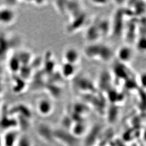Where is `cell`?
I'll list each match as a JSON object with an SVG mask.
<instances>
[{
	"label": "cell",
	"mask_w": 146,
	"mask_h": 146,
	"mask_svg": "<svg viewBox=\"0 0 146 146\" xmlns=\"http://www.w3.org/2000/svg\"><path fill=\"white\" fill-rule=\"evenodd\" d=\"M19 139L20 136L16 131H8L1 137L2 146H16Z\"/></svg>",
	"instance_id": "4"
},
{
	"label": "cell",
	"mask_w": 146,
	"mask_h": 146,
	"mask_svg": "<svg viewBox=\"0 0 146 146\" xmlns=\"http://www.w3.org/2000/svg\"><path fill=\"white\" fill-rule=\"evenodd\" d=\"M84 53L89 59L104 62L110 61L113 55L110 47L97 43H93L85 48Z\"/></svg>",
	"instance_id": "1"
},
{
	"label": "cell",
	"mask_w": 146,
	"mask_h": 146,
	"mask_svg": "<svg viewBox=\"0 0 146 146\" xmlns=\"http://www.w3.org/2000/svg\"><path fill=\"white\" fill-rule=\"evenodd\" d=\"M63 62L78 66L80 62L81 56L80 52L76 48L69 47L63 52Z\"/></svg>",
	"instance_id": "2"
},
{
	"label": "cell",
	"mask_w": 146,
	"mask_h": 146,
	"mask_svg": "<svg viewBox=\"0 0 146 146\" xmlns=\"http://www.w3.org/2000/svg\"><path fill=\"white\" fill-rule=\"evenodd\" d=\"M78 72V66L63 62L61 67V73L64 78H73Z\"/></svg>",
	"instance_id": "5"
},
{
	"label": "cell",
	"mask_w": 146,
	"mask_h": 146,
	"mask_svg": "<svg viewBox=\"0 0 146 146\" xmlns=\"http://www.w3.org/2000/svg\"><path fill=\"white\" fill-rule=\"evenodd\" d=\"M54 105L50 100L43 98L39 100L37 104V110L42 116L49 115L53 111Z\"/></svg>",
	"instance_id": "3"
},
{
	"label": "cell",
	"mask_w": 146,
	"mask_h": 146,
	"mask_svg": "<svg viewBox=\"0 0 146 146\" xmlns=\"http://www.w3.org/2000/svg\"><path fill=\"white\" fill-rule=\"evenodd\" d=\"M0 146H2V141H1V137H0Z\"/></svg>",
	"instance_id": "7"
},
{
	"label": "cell",
	"mask_w": 146,
	"mask_h": 146,
	"mask_svg": "<svg viewBox=\"0 0 146 146\" xmlns=\"http://www.w3.org/2000/svg\"><path fill=\"white\" fill-rule=\"evenodd\" d=\"M117 55L121 61L128 63L131 62L133 58V52L130 47L123 46L119 49Z\"/></svg>",
	"instance_id": "6"
}]
</instances>
